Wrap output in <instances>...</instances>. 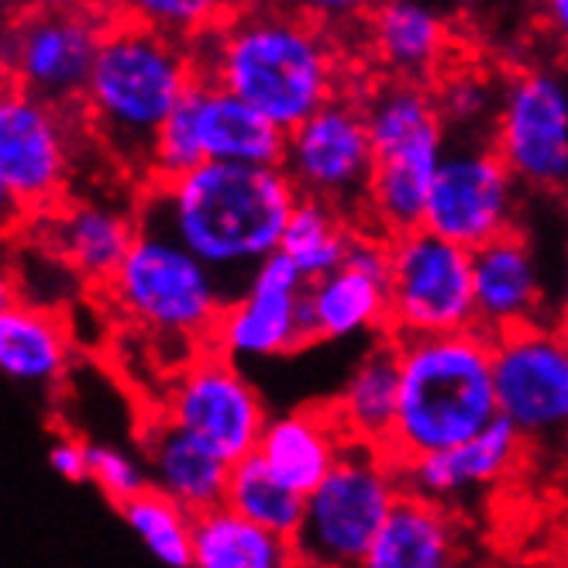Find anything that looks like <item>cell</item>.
Listing matches in <instances>:
<instances>
[{"label": "cell", "mask_w": 568, "mask_h": 568, "mask_svg": "<svg viewBox=\"0 0 568 568\" xmlns=\"http://www.w3.org/2000/svg\"><path fill=\"white\" fill-rule=\"evenodd\" d=\"M296 186L283 165L200 162L173 180H152L142 224L204 258L235 296L258 265L280 252Z\"/></svg>", "instance_id": "obj_1"}, {"label": "cell", "mask_w": 568, "mask_h": 568, "mask_svg": "<svg viewBox=\"0 0 568 568\" xmlns=\"http://www.w3.org/2000/svg\"><path fill=\"white\" fill-rule=\"evenodd\" d=\"M204 42L200 77L235 90L286 131L334 100L338 59L307 14L248 11L207 31Z\"/></svg>", "instance_id": "obj_2"}, {"label": "cell", "mask_w": 568, "mask_h": 568, "mask_svg": "<svg viewBox=\"0 0 568 568\" xmlns=\"http://www.w3.org/2000/svg\"><path fill=\"white\" fill-rule=\"evenodd\" d=\"M196 80V52L186 49L183 39L142 21L111 28L83 93L93 135L121 165L145 170L152 176L159 131Z\"/></svg>", "instance_id": "obj_3"}, {"label": "cell", "mask_w": 568, "mask_h": 568, "mask_svg": "<svg viewBox=\"0 0 568 568\" xmlns=\"http://www.w3.org/2000/svg\"><path fill=\"white\" fill-rule=\"evenodd\" d=\"M399 342V407L389 458L407 462L476 438L496 410L493 338L479 327Z\"/></svg>", "instance_id": "obj_4"}, {"label": "cell", "mask_w": 568, "mask_h": 568, "mask_svg": "<svg viewBox=\"0 0 568 568\" xmlns=\"http://www.w3.org/2000/svg\"><path fill=\"white\" fill-rule=\"evenodd\" d=\"M376 149V173L365 217L383 235H404L424 224L430 183L448 152V124L438 97L420 80L389 77L362 100Z\"/></svg>", "instance_id": "obj_5"}, {"label": "cell", "mask_w": 568, "mask_h": 568, "mask_svg": "<svg viewBox=\"0 0 568 568\" xmlns=\"http://www.w3.org/2000/svg\"><path fill=\"white\" fill-rule=\"evenodd\" d=\"M108 293L131 324L183 345H211L231 300L227 286L204 258L152 224H142L135 245L111 276Z\"/></svg>", "instance_id": "obj_6"}, {"label": "cell", "mask_w": 568, "mask_h": 568, "mask_svg": "<svg viewBox=\"0 0 568 568\" xmlns=\"http://www.w3.org/2000/svg\"><path fill=\"white\" fill-rule=\"evenodd\" d=\"M399 493L404 479L389 452L348 442L321 486L307 493L304 524L293 538L300 565H365Z\"/></svg>", "instance_id": "obj_7"}, {"label": "cell", "mask_w": 568, "mask_h": 568, "mask_svg": "<svg viewBox=\"0 0 568 568\" xmlns=\"http://www.w3.org/2000/svg\"><path fill=\"white\" fill-rule=\"evenodd\" d=\"M476 327L473 248L410 227L389 239V327L393 338Z\"/></svg>", "instance_id": "obj_8"}, {"label": "cell", "mask_w": 568, "mask_h": 568, "mask_svg": "<svg viewBox=\"0 0 568 568\" xmlns=\"http://www.w3.org/2000/svg\"><path fill=\"white\" fill-rule=\"evenodd\" d=\"M527 193L568 200V62H538L499 90L489 131Z\"/></svg>", "instance_id": "obj_9"}, {"label": "cell", "mask_w": 568, "mask_h": 568, "mask_svg": "<svg viewBox=\"0 0 568 568\" xmlns=\"http://www.w3.org/2000/svg\"><path fill=\"white\" fill-rule=\"evenodd\" d=\"M496 410L527 445L568 442V324L541 321L493 338Z\"/></svg>", "instance_id": "obj_10"}, {"label": "cell", "mask_w": 568, "mask_h": 568, "mask_svg": "<svg viewBox=\"0 0 568 568\" xmlns=\"http://www.w3.org/2000/svg\"><path fill=\"white\" fill-rule=\"evenodd\" d=\"M524 193V183L514 176L493 142H452L430 183L424 227L476 252L486 242L520 227Z\"/></svg>", "instance_id": "obj_11"}, {"label": "cell", "mask_w": 568, "mask_h": 568, "mask_svg": "<svg viewBox=\"0 0 568 568\" xmlns=\"http://www.w3.org/2000/svg\"><path fill=\"white\" fill-rule=\"evenodd\" d=\"M283 170L300 196H314L345 211L352 221L365 217L376 173V149L362 104L334 97L307 121L286 131Z\"/></svg>", "instance_id": "obj_12"}, {"label": "cell", "mask_w": 568, "mask_h": 568, "mask_svg": "<svg viewBox=\"0 0 568 568\" xmlns=\"http://www.w3.org/2000/svg\"><path fill=\"white\" fill-rule=\"evenodd\" d=\"M104 36L100 21L80 8H36L21 14L4 45L11 87L55 108L77 104L87 93Z\"/></svg>", "instance_id": "obj_13"}, {"label": "cell", "mask_w": 568, "mask_h": 568, "mask_svg": "<svg viewBox=\"0 0 568 568\" xmlns=\"http://www.w3.org/2000/svg\"><path fill=\"white\" fill-rule=\"evenodd\" d=\"M165 414L231 465L258 452L265 424H270L252 379L239 362H231L217 348L196 355L186 365L170 393Z\"/></svg>", "instance_id": "obj_14"}, {"label": "cell", "mask_w": 568, "mask_h": 568, "mask_svg": "<svg viewBox=\"0 0 568 568\" xmlns=\"http://www.w3.org/2000/svg\"><path fill=\"white\" fill-rule=\"evenodd\" d=\"M304 290L307 276L283 252L270 255L248 283L227 300L214 327L211 348L231 362H273L307 348L304 327Z\"/></svg>", "instance_id": "obj_15"}, {"label": "cell", "mask_w": 568, "mask_h": 568, "mask_svg": "<svg viewBox=\"0 0 568 568\" xmlns=\"http://www.w3.org/2000/svg\"><path fill=\"white\" fill-rule=\"evenodd\" d=\"M65 108L18 87L0 100V193L18 214H45L70 176Z\"/></svg>", "instance_id": "obj_16"}, {"label": "cell", "mask_w": 568, "mask_h": 568, "mask_svg": "<svg viewBox=\"0 0 568 568\" xmlns=\"http://www.w3.org/2000/svg\"><path fill=\"white\" fill-rule=\"evenodd\" d=\"M307 342H352L389 327V235L358 231L345 265L304 290Z\"/></svg>", "instance_id": "obj_17"}, {"label": "cell", "mask_w": 568, "mask_h": 568, "mask_svg": "<svg viewBox=\"0 0 568 568\" xmlns=\"http://www.w3.org/2000/svg\"><path fill=\"white\" fill-rule=\"evenodd\" d=\"M476 327L489 338L527 324L561 321L558 300L548 293L541 255L520 227L473 252Z\"/></svg>", "instance_id": "obj_18"}, {"label": "cell", "mask_w": 568, "mask_h": 568, "mask_svg": "<svg viewBox=\"0 0 568 568\" xmlns=\"http://www.w3.org/2000/svg\"><path fill=\"white\" fill-rule=\"evenodd\" d=\"M524 452H527L524 434L510 420L496 417L476 438L430 455L396 462V469L399 479H404V489L430 496L448 507L462 496H473L504 483L524 462Z\"/></svg>", "instance_id": "obj_19"}, {"label": "cell", "mask_w": 568, "mask_h": 568, "mask_svg": "<svg viewBox=\"0 0 568 568\" xmlns=\"http://www.w3.org/2000/svg\"><path fill=\"white\" fill-rule=\"evenodd\" d=\"M39 217L45 221V252L59 258L65 270H73L80 280L100 286L111 283L142 231V217L135 221L124 207L108 204V200H77V204L52 207Z\"/></svg>", "instance_id": "obj_20"}, {"label": "cell", "mask_w": 568, "mask_h": 568, "mask_svg": "<svg viewBox=\"0 0 568 568\" xmlns=\"http://www.w3.org/2000/svg\"><path fill=\"white\" fill-rule=\"evenodd\" d=\"M142 462L149 469V483L159 493L173 496L190 514L224 504L231 462H224L165 410L155 414L142 430Z\"/></svg>", "instance_id": "obj_21"}, {"label": "cell", "mask_w": 568, "mask_h": 568, "mask_svg": "<svg viewBox=\"0 0 568 568\" xmlns=\"http://www.w3.org/2000/svg\"><path fill=\"white\" fill-rule=\"evenodd\" d=\"M196 118V135L204 155L214 162H248V165H283L286 128L265 118L235 90L200 77L190 90Z\"/></svg>", "instance_id": "obj_22"}, {"label": "cell", "mask_w": 568, "mask_h": 568, "mask_svg": "<svg viewBox=\"0 0 568 568\" xmlns=\"http://www.w3.org/2000/svg\"><path fill=\"white\" fill-rule=\"evenodd\" d=\"M369 39L389 77L420 83L442 73L452 49L448 21L427 0H379L369 11Z\"/></svg>", "instance_id": "obj_23"}, {"label": "cell", "mask_w": 568, "mask_h": 568, "mask_svg": "<svg viewBox=\"0 0 568 568\" xmlns=\"http://www.w3.org/2000/svg\"><path fill=\"white\" fill-rule=\"evenodd\" d=\"M348 442L352 438L334 407H300L270 417L258 442V455L283 483L307 496L334 469Z\"/></svg>", "instance_id": "obj_24"}, {"label": "cell", "mask_w": 568, "mask_h": 568, "mask_svg": "<svg viewBox=\"0 0 568 568\" xmlns=\"http://www.w3.org/2000/svg\"><path fill=\"white\" fill-rule=\"evenodd\" d=\"M458 534L445 504L404 489L365 558V568H445L458 561Z\"/></svg>", "instance_id": "obj_25"}, {"label": "cell", "mask_w": 568, "mask_h": 568, "mask_svg": "<svg viewBox=\"0 0 568 568\" xmlns=\"http://www.w3.org/2000/svg\"><path fill=\"white\" fill-rule=\"evenodd\" d=\"M331 407L352 442L376 448L389 445L399 407V342L393 334H383V342H376L355 362Z\"/></svg>", "instance_id": "obj_26"}, {"label": "cell", "mask_w": 568, "mask_h": 568, "mask_svg": "<svg viewBox=\"0 0 568 568\" xmlns=\"http://www.w3.org/2000/svg\"><path fill=\"white\" fill-rule=\"evenodd\" d=\"M70 365L65 324L28 300H8L0 311V369L11 383L45 389L62 379Z\"/></svg>", "instance_id": "obj_27"}, {"label": "cell", "mask_w": 568, "mask_h": 568, "mask_svg": "<svg viewBox=\"0 0 568 568\" xmlns=\"http://www.w3.org/2000/svg\"><path fill=\"white\" fill-rule=\"evenodd\" d=\"M193 565L196 568H286L300 565L293 538L262 527L239 514L235 507L217 504L193 514Z\"/></svg>", "instance_id": "obj_28"}, {"label": "cell", "mask_w": 568, "mask_h": 568, "mask_svg": "<svg viewBox=\"0 0 568 568\" xmlns=\"http://www.w3.org/2000/svg\"><path fill=\"white\" fill-rule=\"evenodd\" d=\"M348 221L352 217L345 211L324 204V200L300 196L286 221L280 252L296 262V270L307 276V283L327 276L345 265L348 248L358 235V227H352Z\"/></svg>", "instance_id": "obj_29"}, {"label": "cell", "mask_w": 568, "mask_h": 568, "mask_svg": "<svg viewBox=\"0 0 568 568\" xmlns=\"http://www.w3.org/2000/svg\"><path fill=\"white\" fill-rule=\"evenodd\" d=\"M224 504L245 514L248 520L283 534V538H296L300 524H304L307 496L296 493L290 483H283L270 465H265V458L255 452V455L231 465Z\"/></svg>", "instance_id": "obj_30"}, {"label": "cell", "mask_w": 568, "mask_h": 568, "mask_svg": "<svg viewBox=\"0 0 568 568\" xmlns=\"http://www.w3.org/2000/svg\"><path fill=\"white\" fill-rule=\"evenodd\" d=\"M128 530L142 541V548L165 568L193 565V514L176 504L173 496L159 493L155 486L139 496L124 499L118 507Z\"/></svg>", "instance_id": "obj_31"}, {"label": "cell", "mask_w": 568, "mask_h": 568, "mask_svg": "<svg viewBox=\"0 0 568 568\" xmlns=\"http://www.w3.org/2000/svg\"><path fill=\"white\" fill-rule=\"evenodd\" d=\"M499 90L483 73H448L434 97H438L448 131H462V139H479L483 131H493Z\"/></svg>", "instance_id": "obj_32"}, {"label": "cell", "mask_w": 568, "mask_h": 568, "mask_svg": "<svg viewBox=\"0 0 568 568\" xmlns=\"http://www.w3.org/2000/svg\"><path fill=\"white\" fill-rule=\"evenodd\" d=\"M131 21H142L173 39H204L227 11V0H121Z\"/></svg>", "instance_id": "obj_33"}, {"label": "cell", "mask_w": 568, "mask_h": 568, "mask_svg": "<svg viewBox=\"0 0 568 568\" xmlns=\"http://www.w3.org/2000/svg\"><path fill=\"white\" fill-rule=\"evenodd\" d=\"M207 162L204 145H200L196 135V118H193V104L190 93L183 97V104L170 114V121L162 124L155 149H152V180H173L190 173L193 165Z\"/></svg>", "instance_id": "obj_34"}, {"label": "cell", "mask_w": 568, "mask_h": 568, "mask_svg": "<svg viewBox=\"0 0 568 568\" xmlns=\"http://www.w3.org/2000/svg\"><path fill=\"white\" fill-rule=\"evenodd\" d=\"M90 483L104 493L114 507H121L124 499L139 496L142 489L152 486L145 462L111 445H90Z\"/></svg>", "instance_id": "obj_35"}, {"label": "cell", "mask_w": 568, "mask_h": 568, "mask_svg": "<svg viewBox=\"0 0 568 568\" xmlns=\"http://www.w3.org/2000/svg\"><path fill=\"white\" fill-rule=\"evenodd\" d=\"M49 469L62 483H87L90 479V445L62 438L49 448Z\"/></svg>", "instance_id": "obj_36"}, {"label": "cell", "mask_w": 568, "mask_h": 568, "mask_svg": "<svg viewBox=\"0 0 568 568\" xmlns=\"http://www.w3.org/2000/svg\"><path fill=\"white\" fill-rule=\"evenodd\" d=\"M293 8L321 24H342L358 14H369L376 0H293Z\"/></svg>", "instance_id": "obj_37"}, {"label": "cell", "mask_w": 568, "mask_h": 568, "mask_svg": "<svg viewBox=\"0 0 568 568\" xmlns=\"http://www.w3.org/2000/svg\"><path fill=\"white\" fill-rule=\"evenodd\" d=\"M538 8H541V18L551 36L561 45H568V0H538Z\"/></svg>", "instance_id": "obj_38"}, {"label": "cell", "mask_w": 568, "mask_h": 568, "mask_svg": "<svg viewBox=\"0 0 568 568\" xmlns=\"http://www.w3.org/2000/svg\"><path fill=\"white\" fill-rule=\"evenodd\" d=\"M558 314L568 324V231H565V245H561V273H558Z\"/></svg>", "instance_id": "obj_39"}]
</instances>
